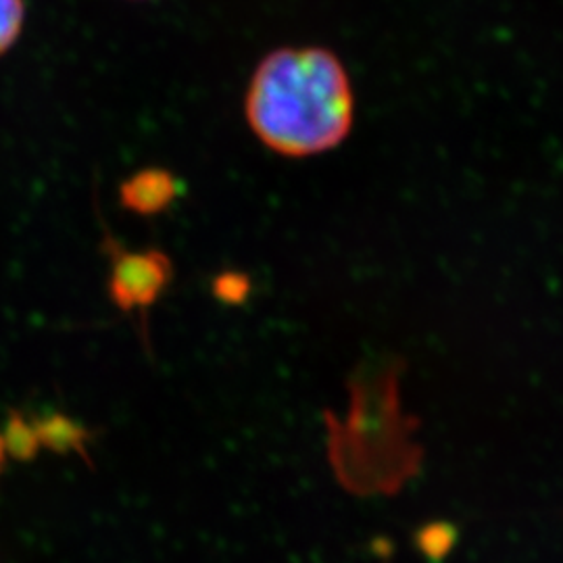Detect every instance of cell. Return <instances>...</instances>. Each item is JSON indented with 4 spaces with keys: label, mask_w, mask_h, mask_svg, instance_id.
<instances>
[{
    "label": "cell",
    "mask_w": 563,
    "mask_h": 563,
    "mask_svg": "<svg viewBox=\"0 0 563 563\" xmlns=\"http://www.w3.org/2000/svg\"><path fill=\"white\" fill-rule=\"evenodd\" d=\"M244 115L269 151L292 159L322 155L353 130V84L328 48H278L263 57L249 81Z\"/></svg>",
    "instance_id": "6da1fadb"
},
{
    "label": "cell",
    "mask_w": 563,
    "mask_h": 563,
    "mask_svg": "<svg viewBox=\"0 0 563 563\" xmlns=\"http://www.w3.org/2000/svg\"><path fill=\"white\" fill-rule=\"evenodd\" d=\"M401 374L399 357L362 363L346 384V420L323 413L328 460L339 483L353 495H397L420 472L423 449L413 441L420 420L402 413Z\"/></svg>",
    "instance_id": "7a4b0ae2"
},
{
    "label": "cell",
    "mask_w": 563,
    "mask_h": 563,
    "mask_svg": "<svg viewBox=\"0 0 563 563\" xmlns=\"http://www.w3.org/2000/svg\"><path fill=\"white\" fill-rule=\"evenodd\" d=\"M104 251L111 260V301L125 313L139 309L146 316V309L159 301L174 278L172 260L157 249L128 251L111 236L104 239Z\"/></svg>",
    "instance_id": "3957f363"
},
{
    "label": "cell",
    "mask_w": 563,
    "mask_h": 563,
    "mask_svg": "<svg viewBox=\"0 0 563 563\" xmlns=\"http://www.w3.org/2000/svg\"><path fill=\"white\" fill-rule=\"evenodd\" d=\"M178 195V181L163 167H146L121 181L120 201L123 209L153 218L163 213Z\"/></svg>",
    "instance_id": "277c9868"
},
{
    "label": "cell",
    "mask_w": 563,
    "mask_h": 563,
    "mask_svg": "<svg viewBox=\"0 0 563 563\" xmlns=\"http://www.w3.org/2000/svg\"><path fill=\"white\" fill-rule=\"evenodd\" d=\"M36 434L38 441L46 444L48 449L57 451V453H69L76 451L81 455V460L92 465V460L86 451V441L92 437L88 428H84L81 423L74 422L65 416H51L42 422H36Z\"/></svg>",
    "instance_id": "5b68a950"
},
{
    "label": "cell",
    "mask_w": 563,
    "mask_h": 563,
    "mask_svg": "<svg viewBox=\"0 0 563 563\" xmlns=\"http://www.w3.org/2000/svg\"><path fill=\"white\" fill-rule=\"evenodd\" d=\"M457 544V528L449 522H430L418 530L416 547L428 562L441 563Z\"/></svg>",
    "instance_id": "8992f818"
},
{
    "label": "cell",
    "mask_w": 563,
    "mask_h": 563,
    "mask_svg": "<svg viewBox=\"0 0 563 563\" xmlns=\"http://www.w3.org/2000/svg\"><path fill=\"white\" fill-rule=\"evenodd\" d=\"M253 282L242 272H222L213 280V297L223 305L239 307L249 299Z\"/></svg>",
    "instance_id": "52a82bcc"
},
{
    "label": "cell",
    "mask_w": 563,
    "mask_h": 563,
    "mask_svg": "<svg viewBox=\"0 0 563 563\" xmlns=\"http://www.w3.org/2000/svg\"><path fill=\"white\" fill-rule=\"evenodd\" d=\"M23 20V0H0V55H4L20 38Z\"/></svg>",
    "instance_id": "ba28073f"
},
{
    "label": "cell",
    "mask_w": 563,
    "mask_h": 563,
    "mask_svg": "<svg viewBox=\"0 0 563 563\" xmlns=\"http://www.w3.org/2000/svg\"><path fill=\"white\" fill-rule=\"evenodd\" d=\"M38 434L34 428L15 416L9 423V446L20 460H32L38 453Z\"/></svg>",
    "instance_id": "9c48e42d"
}]
</instances>
